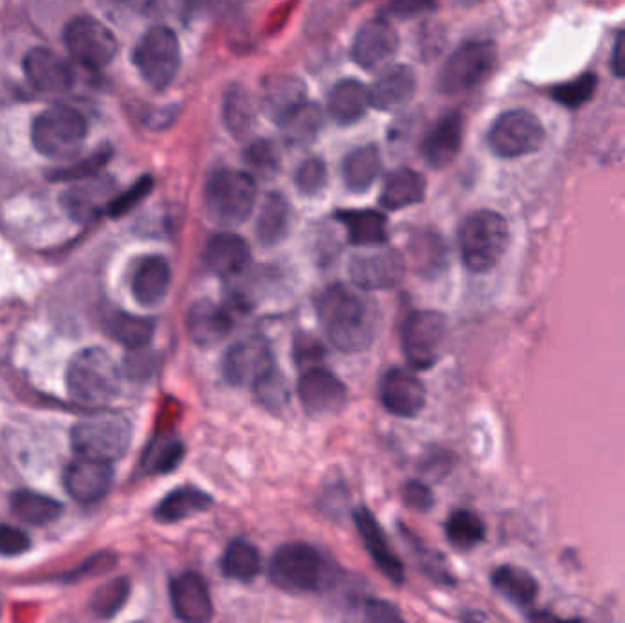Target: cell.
Here are the masks:
<instances>
[{"instance_id": "603a6c76", "label": "cell", "mask_w": 625, "mask_h": 623, "mask_svg": "<svg viewBox=\"0 0 625 623\" xmlns=\"http://www.w3.org/2000/svg\"><path fill=\"white\" fill-rule=\"evenodd\" d=\"M369 90V106L377 111H395L410 103L416 95L417 75L408 64H392L375 79Z\"/></svg>"}, {"instance_id": "d6986e66", "label": "cell", "mask_w": 625, "mask_h": 623, "mask_svg": "<svg viewBox=\"0 0 625 623\" xmlns=\"http://www.w3.org/2000/svg\"><path fill=\"white\" fill-rule=\"evenodd\" d=\"M353 521H355L364 547L368 550L369 558L374 560L378 571L383 572V577L388 578L389 582L395 583V585L405 583V563L400 561L399 555L395 554L394 549L389 546L388 538L384 534L383 527H381L374 513L369 512L366 507H358L353 512Z\"/></svg>"}, {"instance_id": "9a60e30c", "label": "cell", "mask_w": 625, "mask_h": 623, "mask_svg": "<svg viewBox=\"0 0 625 623\" xmlns=\"http://www.w3.org/2000/svg\"><path fill=\"white\" fill-rule=\"evenodd\" d=\"M378 397L389 414L403 419H414L425 408V384L410 370L392 367L381 378Z\"/></svg>"}, {"instance_id": "4fadbf2b", "label": "cell", "mask_w": 625, "mask_h": 623, "mask_svg": "<svg viewBox=\"0 0 625 623\" xmlns=\"http://www.w3.org/2000/svg\"><path fill=\"white\" fill-rule=\"evenodd\" d=\"M274 367L273 353L262 336L238 341L223 356V377L232 386H254Z\"/></svg>"}, {"instance_id": "681fc988", "label": "cell", "mask_w": 625, "mask_h": 623, "mask_svg": "<svg viewBox=\"0 0 625 623\" xmlns=\"http://www.w3.org/2000/svg\"><path fill=\"white\" fill-rule=\"evenodd\" d=\"M322 356H324V347L321 342H316L311 336H296L294 341V362L299 364L302 372L321 367Z\"/></svg>"}, {"instance_id": "f1b7e54d", "label": "cell", "mask_w": 625, "mask_h": 623, "mask_svg": "<svg viewBox=\"0 0 625 623\" xmlns=\"http://www.w3.org/2000/svg\"><path fill=\"white\" fill-rule=\"evenodd\" d=\"M369 90L357 79H342L330 90L327 112L341 125H352L366 114Z\"/></svg>"}, {"instance_id": "d590c367", "label": "cell", "mask_w": 625, "mask_h": 623, "mask_svg": "<svg viewBox=\"0 0 625 623\" xmlns=\"http://www.w3.org/2000/svg\"><path fill=\"white\" fill-rule=\"evenodd\" d=\"M492 585L501 596L520 608H527L537 600L538 582L531 572L514 565H501L492 572Z\"/></svg>"}, {"instance_id": "cb8c5ba5", "label": "cell", "mask_w": 625, "mask_h": 623, "mask_svg": "<svg viewBox=\"0 0 625 623\" xmlns=\"http://www.w3.org/2000/svg\"><path fill=\"white\" fill-rule=\"evenodd\" d=\"M28 81L42 92H64L74 84V70L48 48H32L22 61Z\"/></svg>"}, {"instance_id": "d6a6232c", "label": "cell", "mask_w": 625, "mask_h": 623, "mask_svg": "<svg viewBox=\"0 0 625 623\" xmlns=\"http://www.w3.org/2000/svg\"><path fill=\"white\" fill-rule=\"evenodd\" d=\"M280 131L284 136L285 143L294 147H304L315 142L319 132L324 125V111L316 103L305 101L296 106L288 116L279 121Z\"/></svg>"}, {"instance_id": "f546056e", "label": "cell", "mask_w": 625, "mask_h": 623, "mask_svg": "<svg viewBox=\"0 0 625 623\" xmlns=\"http://www.w3.org/2000/svg\"><path fill=\"white\" fill-rule=\"evenodd\" d=\"M426 179L412 168H397L384 181L378 204L386 210H400L425 199Z\"/></svg>"}, {"instance_id": "7dc6e473", "label": "cell", "mask_w": 625, "mask_h": 623, "mask_svg": "<svg viewBox=\"0 0 625 623\" xmlns=\"http://www.w3.org/2000/svg\"><path fill=\"white\" fill-rule=\"evenodd\" d=\"M412 546L416 547L417 552L420 555V567L425 571L426 577L434 580V582L441 583V585H452L454 577L448 571L447 561L442 560L441 555L434 552V550L426 549V547H420L419 541H412Z\"/></svg>"}, {"instance_id": "484cf974", "label": "cell", "mask_w": 625, "mask_h": 623, "mask_svg": "<svg viewBox=\"0 0 625 623\" xmlns=\"http://www.w3.org/2000/svg\"><path fill=\"white\" fill-rule=\"evenodd\" d=\"M251 262V247L242 236L218 232L210 236L206 247V263L212 273L221 278L242 274Z\"/></svg>"}, {"instance_id": "ab89813d", "label": "cell", "mask_w": 625, "mask_h": 623, "mask_svg": "<svg viewBox=\"0 0 625 623\" xmlns=\"http://www.w3.org/2000/svg\"><path fill=\"white\" fill-rule=\"evenodd\" d=\"M185 456L184 440L173 434L158 435L143 454L142 468L147 474L164 476L176 470Z\"/></svg>"}, {"instance_id": "bcb514c9", "label": "cell", "mask_w": 625, "mask_h": 623, "mask_svg": "<svg viewBox=\"0 0 625 623\" xmlns=\"http://www.w3.org/2000/svg\"><path fill=\"white\" fill-rule=\"evenodd\" d=\"M246 159L258 173L271 174L279 168V148L269 139H258L246 150Z\"/></svg>"}, {"instance_id": "8992f818", "label": "cell", "mask_w": 625, "mask_h": 623, "mask_svg": "<svg viewBox=\"0 0 625 623\" xmlns=\"http://www.w3.org/2000/svg\"><path fill=\"white\" fill-rule=\"evenodd\" d=\"M86 134V120L72 106H48L32 123L33 147L42 156L52 159H64L80 153Z\"/></svg>"}, {"instance_id": "7c38bea8", "label": "cell", "mask_w": 625, "mask_h": 623, "mask_svg": "<svg viewBox=\"0 0 625 623\" xmlns=\"http://www.w3.org/2000/svg\"><path fill=\"white\" fill-rule=\"evenodd\" d=\"M447 335V320L437 311H416L403 328V350L414 370L436 366Z\"/></svg>"}, {"instance_id": "83f0119b", "label": "cell", "mask_w": 625, "mask_h": 623, "mask_svg": "<svg viewBox=\"0 0 625 623\" xmlns=\"http://www.w3.org/2000/svg\"><path fill=\"white\" fill-rule=\"evenodd\" d=\"M336 220L346 227L350 243L355 247H381L388 240V221L378 210L357 209L336 212Z\"/></svg>"}, {"instance_id": "5bb4252c", "label": "cell", "mask_w": 625, "mask_h": 623, "mask_svg": "<svg viewBox=\"0 0 625 623\" xmlns=\"http://www.w3.org/2000/svg\"><path fill=\"white\" fill-rule=\"evenodd\" d=\"M405 274V260L389 247H368L352 258L350 277L357 288L377 291L397 285Z\"/></svg>"}, {"instance_id": "f5cc1de1", "label": "cell", "mask_w": 625, "mask_h": 623, "mask_svg": "<svg viewBox=\"0 0 625 623\" xmlns=\"http://www.w3.org/2000/svg\"><path fill=\"white\" fill-rule=\"evenodd\" d=\"M403 499H405L406 507L414 508L417 512H426L434 507V494L430 487L417 479L406 482L403 487Z\"/></svg>"}, {"instance_id": "f907efd6", "label": "cell", "mask_w": 625, "mask_h": 623, "mask_svg": "<svg viewBox=\"0 0 625 623\" xmlns=\"http://www.w3.org/2000/svg\"><path fill=\"white\" fill-rule=\"evenodd\" d=\"M364 622L408 623L399 609L395 608L394 603L386 602V600H378V598H372V600H368L366 605H364Z\"/></svg>"}, {"instance_id": "6da1fadb", "label": "cell", "mask_w": 625, "mask_h": 623, "mask_svg": "<svg viewBox=\"0 0 625 623\" xmlns=\"http://www.w3.org/2000/svg\"><path fill=\"white\" fill-rule=\"evenodd\" d=\"M316 313L336 350L361 353L368 350L378 330V313L363 294L341 283L330 285L316 300Z\"/></svg>"}, {"instance_id": "52a82bcc", "label": "cell", "mask_w": 625, "mask_h": 623, "mask_svg": "<svg viewBox=\"0 0 625 623\" xmlns=\"http://www.w3.org/2000/svg\"><path fill=\"white\" fill-rule=\"evenodd\" d=\"M132 440V425L122 415L106 414L80 420L72 428V446L81 459L112 463L122 459Z\"/></svg>"}, {"instance_id": "7402d4cb", "label": "cell", "mask_w": 625, "mask_h": 623, "mask_svg": "<svg viewBox=\"0 0 625 623\" xmlns=\"http://www.w3.org/2000/svg\"><path fill=\"white\" fill-rule=\"evenodd\" d=\"M170 282L173 273L167 258L162 255H148L134 268L131 278L132 294L143 308H156L167 299Z\"/></svg>"}, {"instance_id": "816d5d0a", "label": "cell", "mask_w": 625, "mask_h": 623, "mask_svg": "<svg viewBox=\"0 0 625 623\" xmlns=\"http://www.w3.org/2000/svg\"><path fill=\"white\" fill-rule=\"evenodd\" d=\"M30 549V538L27 532L11 527V525H0V555L13 558L21 555Z\"/></svg>"}, {"instance_id": "4316f807", "label": "cell", "mask_w": 625, "mask_h": 623, "mask_svg": "<svg viewBox=\"0 0 625 623\" xmlns=\"http://www.w3.org/2000/svg\"><path fill=\"white\" fill-rule=\"evenodd\" d=\"M215 499L198 487H179L167 494L154 510V518L158 523L173 525L195 518L198 513L207 512L212 508Z\"/></svg>"}, {"instance_id": "44dd1931", "label": "cell", "mask_w": 625, "mask_h": 623, "mask_svg": "<svg viewBox=\"0 0 625 623\" xmlns=\"http://www.w3.org/2000/svg\"><path fill=\"white\" fill-rule=\"evenodd\" d=\"M114 470L108 463L77 459L64 470V488L81 505L97 503L111 492Z\"/></svg>"}, {"instance_id": "b9f144b4", "label": "cell", "mask_w": 625, "mask_h": 623, "mask_svg": "<svg viewBox=\"0 0 625 623\" xmlns=\"http://www.w3.org/2000/svg\"><path fill=\"white\" fill-rule=\"evenodd\" d=\"M252 393H254L257 403L262 408L271 412V414H280L290 404L291 393L290 386H288V378L284 377V373L280 372L277 366L271 372L265 373L252 386Z\"/></svg>"}, {"instance_id": "f6af8a7d", "label": "cell", "mask_w": 625, "mask_h": 623, "mask_svg": "<svg viewBox=\"0 0 625 623\" xmlns=\"http://www.w3.org/2000/svg\"><path fill=\"white\" fill-rule=\"evenodd\" d=\"M327 184L326 163L319 157H310L305 159L294 174V185L299 187L300 193L305 196H315L321 193Z\"/></svg>"}, {"instance_id": "2e32d148", "label": "cell", "mask_w": 625, "mask_h": 623, "mask_svg": "<svg viewBox=\"0 0 625 623\" xmlns=\"http://www.w3.org/2000/svg\"><path fill=\"white\" fill-rule=\"evenodd\" d=\"M170 603L181 623H210L215 619V603L206 578L195 571L181 572L170 580Z\"/></svg>"}, {"instance_id": "3957f363", "label": "cell", "mask_w": 625, "mask_h": 623, "mask_svg": "<svg viewBox=\"0 0 625 623\" xmlns=\"http://www.w3.org/2000/svg\"><path fill=\"white\" fill-rule=\"evenodd\" d=\"M122 373L116 362L101 347H86L70 361L66 390L74 403L103 408L119 395Z\"/></svg>"}, {"instance_id": "f35d334b", "label": "cell", "mask_w": 625, "mask_h": 623, "mask_svg": "<svg viewBox=\"0 0 625 623\" xmlns=\"http://www.w3.org/2000/svg\"><path fill=\"white\" fill-rule=\"evenodd\" d=\"M257 121L251 95L243 86H229L223 94V123L237 139L248 136Z\"/></svg>"}, {"instance_id": "60d3db41", "label": "cell", "mask_w": 625, "mask_h": 623, "mask_svg": "<svg viewBox=\"0 0 625 623\" xmlns=\"http://www.w3.org/2000/svg\"><path fill=\"white\" fill-rule=\"evenodd\" d=\"M445 534L450 546L459 550H470L483 543L487 527L478 513L468 508H458L448 516Z\"/></svg>"}, {"instance_id": "30bf717a", "label": "cell", "mask_w": 625, "mask_h": 623, "mask_svg": "<svg viewBox=\"0 0 625 623\" xmlns=\"http://www.w3.org/2000/svg\"><path fill=\"white\" fill-rule=\"evenodd\" d=\"M545 126L537 114L514 108L496 117L489 131V147L504 159L529 156L543 147Z\"/></svg>"}, {"instance_id": "74e56055", "label": "cell", "mask_w": 625, "mask_h": 623, "mask_svg": "<svg viewBox=\"0 0 625 623\" xmlns=\"http://www.w3.org/2000/svg\"><path fill=\"white\" fill-rule=\"evenodd\" d=\"M106 330L114 341L119 342L131 351H139L147 347L153 341L156 324H154L153 319L117 311L108 319Z\"/></svg>"}, {"instance_id": "ac0fdd59", "label": "cell", "mask_w": 625, "mask_h": 623, "mask_svg": "<svg viewBox=\"0 0 625 623\" xmlns=\"http://www.w3.org/2000/svg\"><path fill=\"white\" fill-rule=\"evenodd\" d=\"M300 403L311 415L335 414L346 404V386L326 367H313L302 372L299 378Z\"/></svg>"}, {"instance_id": "ba28073f", "label": "cell", "mask_w": 625, "mask_h": 623, "mask_svg": "<svg viewBox=\"0 0 625 623\" xmlns=\"http://www.w3.org/2000/svg\"><path fill=\"white\" fill-rule=\"evenodd\" d=\"M498 48L490 41H468L447 59L439 74L442 94L456 95L478 89L494 72Z\"/></svg>"}, {"instance_id": "8fae6325", "label": "cell", "mask_w": 625, "mask_h": 623, "mask_svg": "<svg viewBox=\"0 0 625 623\" xmlns=\"http://www.w3.org/2000/svg\"><path fill=\"white\" fill-rule=\"evenodd\" d=\"M64 44L81 64L88 69H105L116 58L119 44L111 28L95 17L77 15L64 27Z\"/></svg>"}, {"instance_id": "836d02e7", "label": "cell", "mask_w": 625, "mask_h": 623, "mask_svg": "<svg viewBox=\"0 0 625 623\" xmlns=\"http://www.w3.org/2000/svg\"><path fill=\"white\" fill-rule=\"evenodd\" d=\"M221 574L235 582L249 583L262 571V558L257 547L248 540L237 538L223 550L220 561Z\"/></svg>"}, {"instance_id": "9c48e42d", "label": "cell", "mask_w": 625, "mask_h": 623, "mask_svg": "<svg viewBox=\"0 0 625 623\" xmlns=\"http://www.w3.org/2000/svg\"><path fill=\"white\" fill-rule=\"evenodd\" d=\"M132 61L153 89L164 90L178 75L181 48L178 35L167 27H154L137 41Z\"/></svg>"}, {"instance_id": "db71d44e", "label": "cell", "mask_w": 625, "mask_h": 623, "mask_svg": "<svg viewBox=\"0 0 625 623\" xmlns=\"http://www.w3.org/2000/svg\"><path fill=\"white\" fill-rule=\"evenodd\" d=\"M611 66H613L616 77L625 79V30L616 35Z\"/></svg>"}, {"instance_id": "1f68e13d", "label": "cell", "mask_w": 625, "mask_h": 623, "mask_svg": "<svg viewBox=\"0 0 625 623\" xmlns=\"http://www.w3.org/2000/svg\"><path fill=\"white\" fill-rule=\"evenodd\" d=\"M383 173V156L375 145H364L347 154L342 162V178L352 193H364Z\"/></svg>"}, {"instance_id": "7bdbcfd3", "label": "cell", "mask_w": 625, "mask_h": 623, "mask_svg": "<svg viewBox=\"0 0 625 623\" xmlns=\"http://www.w3.org/2000/svg\"><path fill=\"white\" fill-rule=\"evenodd\" d=\"M128 594H131V583L126 578H117V580H112V582L101 585L95 591L92 602H90V609L97 619H112L122 611L123 605L128 600Z\"/></svg>"}, {"instance_id": "e575fe53", "label": "cell", "mask_w": 625, "mask_h": 623, "mask_svg": "<svg viewBox=\"0 0 625 623\" xmlns=\"http://www.w3.org/2000/svg\"><path fill=\"white\" fill-rule=\"evenodd\" d=\"M291 227L290 201L279 193L269 195L258 215L257 235L263 246H277L284 240Z\"/></svg>"}, {"instance_id": "11a10c76", "label": "cell", "mask_w": 625, "mask_h": 623, "mask_svg": "<svg viewBox=\"0 0 625 623\" xmlns=\"http://www.w3.org/2000/svg\"><path fill=\"white\" fill-rule=\"evenodd\" d=\"M531 623H582L580 620H558L551 614L537 613L531 619Z\"/></svg>"}, {"instance_id": "e0dca14e", "label": "cell", "mask_w": 625, "mask_h": 623, "mask_svg": "<svg viewBox=\"0 0 625 623\" xmlns=\"http://www.w3.org/2000/svg\"><path fill=\"white\" fill-rule=\"evenodd\" d=\"M399 50V35L386 17H375L358 28L353 39V61L364 70L381 69Z\"/></svg>"}, {"instance_id": "ee69618b", "label": "cell", "mask_w": 625, "mask_h": 623, "mask_svg": "<svg viewBox=\"0 0 625 623\" xmlns=\"http://www.w3.org/2000/svg\"><path fill=\"white\" fill-rule=\"evenodd\" d=\"M596 86H598L596 75L584 74L573 79V81L554 86L552 89V97L560 105L569 106V108H579V106L584 105L593 97Z\"/></svg>"}, {"instance_id": "277c9868", "label": "cell", "mask_w": 625, "mask_h": 623, "mask_svg": "<svg viewBox=\"0 0 625 623\" xmlns=\"http://www.w3.org/2000/svg\"><path fill=\"white\" fill-rule=\"evenodd\" d=\"M509 224L496 210H476L459 227L462 263L472 273H489L500 263L509 246Z\"/></svg>"}, {"instance_id": "d4e9b609", "label": "cell", "mask_w": 625, "mask_h": 623, "mask_svg": "<svg viewBox=\"0 0 625 623\" xmlns=\"http://www.w3.org/2000/svg\"><path fill=\"white\" fill-rule=\"evenodd\" d=\"M231 314L212 300H198L187 313V333L196 346L212 347L232 331Z\"/></svg>"}, {"instance_id": "5b68a950", "label": "cell", "mask_w": 625, "mask_h": 623, "mask_svg": "<svg viewBox=\"0 0 625 623\" xmlns=\"http://www.w3.org/2000/svg\"><path fill=\"white\" fill-rule=\"evenodd\" d=\"M206 209L223 227H237L248 220L257 201V184L248 173L237 168H218L207 178Z\"/></svg>"}, {"instance_id": "ffe728a7", "label": "cell", "mask_w": 625, "mask_h": 623, "mask_svg": "<svg viewBox=\"0 0 625 623\" xmlns=\"http://www.w3.org/2000/svg\"><path fill=\"white\" fill-rule=\"evenodd\" d=\"M465 136V120L461 112H447L426 132L420 153L425 162L434 168H445L456 162L461 153Z\"/></svg>"}, {"instance_id": "8d00e7d4", "label": "cell", "mask_w": 625, "mask_h": 623, "mask_svg": "<svg viewBox=\"0 0 625 623\" xmlns=\"http://www.w3.org/2000/svg\"><path fill=\"white\" fill-rule=\"evenodd\" d=\"M11 510L24 523L42 527V525L53 523L61 518L63 505L59 503L58 499L44 496V494L19 490L11 498Z\"/></svg>"}, {"instance_id": "c3c4849f", "label": "cell", "mask_w": 625, "mask_h": 623, "mask_svg": "<svg viewBox=\"0 0 625 623\" xmlns=\"http://www.w3.org/2000/svg\"><path fill=\"white\" fill-rule=\"evenodd\" d=\"M150 189H153V179L145 176V178L132 185L131 189L125 190L123 195L112 199L111 205H108V212H111V216L125 215L132 207H136L150 193Z\"/></svg>"}, {"instance_id": "4dcf8cb0", "label": "cell", "mask_w": 625, "mask_h": 623, "mask_svg": "<svg viewBox=\"0 0 625 623\" xmlns=\"http://www.w3.org/2000/svg\"><path fill=\"white\" fill-rule=\"evenodd\" d=\"M305 92L304 81L296 75H271L263 84V106L269 116L279 123L296 106L305 103Z\"/></svg>"}, {"instance_id": "7a4b0ae2", "label": "cell", "mask_w": 625, "mask_h": 623, "mask_svg": "<svg viewBox=\"0 0 625 623\" xmlns=\"http://www.w3.org/2000/svg\"><path fill=\"white\" fill-rule=\"evenodd\" d=\"M269 580L280 591L324 592L335 583L336 565L319 547L293 541L274 550L269 561Z\"/></svg>"}]
</instances>
